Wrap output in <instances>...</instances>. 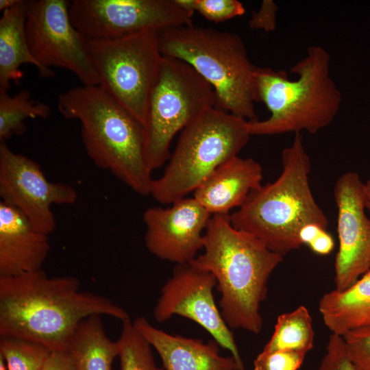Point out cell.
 Returning a JSON list of instances; mask_svg holds the SVG:
<instances>
[{
  "label": "cell",
  "instance_id": "obj_12",
  "mask_svg": "<svg viewBox=\"0 0 370 370\" xmlns=\"http://www.w3.org/2000/svg\"><path fill=\"white\" fill-rule=\"evenodd\" d=\"M215 277L190 262L175 264L171 276L160 290L153 309L156 321L162 323L173 315L193 321L205 329L219 344L227 349L245 369L238 348L230 328L215 302L213 290Z\"/></svg>",
  "mask_w": 370,
  "mask_h": 370
},
{
  "label": "cell",
  "instance_id": "obj_5",
  "mask_svg": "<svg viewBox=\"0 0 370 370\" xmlns=\"http://www.w3.org/2000/svg\"><path fill=\"white\" fill-rule=\"evenodd\" d=\"M298 75L269 67H257L258 101L269 110L262 121H248L251 135L270 136L302 131L315 134L329 125L339 112L342 95L330 75V56L322 47L310 46L291 68Z\"/></svg>",
  "mask_w": 370,
  "mask_h": 370
},
{
  "label": "cell",
  "instance_id": "obj_7",
  "mask_svg": "<svg viewBox=\"0 0 370 370\" xmlns=\"http://www.w3.org/2000/svg\"><path fill=\"white\" fill-rule=\"evenodd\" d=\"M251 136L247 120L216 107L207 109L182 130L164 173L153 179L149 195L163 204L185 198L238 156Z\"/></svg>",
  "mask_w": 370,
  "mask_h": 370
},
{
  "label": "cell",
  "instance_id": "obj_15",
  "mask_svg": "<svg viewBox=\"0 0 370 370\" xmlns=\"http://www.w3.org/2000/svg\"><path fill=\"white\" fill-rule=\"evenodd\" d=\"M171 204L145 211V246L161 260L175 264L188 263L203 249L204 233L212 214L194 197Z\"/></svg>",
  "mask_w": 370,
  "mask_h": 370
},
{
  "label": "cell",
  "instance_id": "obj_17",
  "mask_svg": "<svg viewBox=\"0 0 370 370\" xmlns=\"http://www.w3.org/2000/svg\"><path fill=\"white\" fill-rule=\"evenodd\" d=\"M138 332L158 353L165 370H245L232 356L220 354L214 341L173 335L151 325L144 317L134 319Z\"/></svg>",
  "mask_w": 370,
  "mask_h": 370
},
{
  "label": "cell",
  "instance_id": "obj_23",
  "mask_svg": "<svg viewBox=\"0 0 370 370\" xmlns=\"http://www.w3.org/2000/svg\"><path fill=\"white\" fill-rule=\"evenodd\" d=\"M50 112L47 104L32 99L27 90L23 89L14 95L0 92L1 143L14 134L24 133L27 119H46Z\"/></svg>",
  "mask_w": 370,
  "mask_h": 370
},
{
  "label": "cell",
  "instance_id": "obj_24",
  "mask_svg": "<svg viewBox=\"0 0 370 370\" xmlns=\"http://www.w3.org/2000/svg\"><path fill=\"white\" fill-rule=\"evenodd\" d=\"M122 322L119 347L121 370H163L155 363L148 341L138 332L130 318Z\"/></svg>",
  "mask_w": 370,
  "mask_h": 370
},
{
  "label": "cell",
  "instance_id": "obj_27",
  "mask_svg": "<svg viewBox=\"0 0 370 370\" xmlns=\"http://www.w3.org/2000/svg\"><path fill=\"white\" fill-rule=\"evenodd\" d=\"M306 354L295 351H262L254 360V370H298Z\"/></svg>",
  "mask_w": 370,
  "mask_h": 370
},
{
  "label": "cell",
  "instance_id": "obj_19",
  "mask_svg": "<svg viewBox=\"0 0 370 370\" xmlns=\"http://www.w3.org/2000/svg\"><path fill=\"white\" fill-rule=\"evenodd\" d=\"M26 1L3 12L0 18V92H8L12 82L23 77L20 67L34 66L43 77L54 76L55 72L41 65L33 56L25 32Z\"/></svg>",
  "mask_w": 370,
  "mask_h": 370
},
{
  "label": "cell",
  "instance_id": "obj_11",
  "mask_svg": "<svg viewBox=\"0 0 370 370\" xmlns=\"http://www.w3.org/2000/svg\"><path fill=\"white\" fill-rule=\"evenodd\" d=\"M65 0L26 1L25 32L31 53L44 67L67 69L83 85H99L86 39L73 25Z\"/></svg>",
  "mask_w": 370,
  "mask_h": 370
},
{
  "label": "cell",
  "instance_id": "obj_22",
  "mask_svg": "<svg viewBox=\"0 0 370 370\" xmlns=\"http://www.w3.org/2000/svg\"><path fill=\"white\" fill-rule=\"evenodd\" d=\"M312 317L306 307L280 314L264 351H295L308 354L314 346Z\"/></svg>",
  "mask_w": 370,
  "mask_h": 370
},
{
  "label": "cell",
  "instance_id": "obj_9",
  "mask_svg": "<svg viewBox=\"0 0 370 370\" xmlns=\"http://www.w3.org/2000/svg\"><path fill=\"white\" fill-rule=\"evenodd\" d=\"M99 86L144 126L151 91L163 56L158 32L145 30L114 40H88Z\"/></svg>",
  "mask_w": 370,
  "mask_h": 370
},
{
  "label": "cell",
  "instance_id": "obj_32",
  "mask_svg": "<svg viewBox=\"0 0 370 370\" xmlns=\"http://www.w3.org/2000/svg\"><path fill=\"white\" fill-rule=\"evenodd\" d=\"M334 245L333 237L327 230H324L308 246L314 254L327 256L332 253Z\"/></svg>",
  "mask_w": 370,
  "mask_h": 370
},
{
  "label": "cell",
  "instance_id": "obj_36",
  "mask_svg": "<svg viewBox=\"0 0 370 370\" xmlns=\"http://www.w3.org/2000/svg\"><path fill=\"white\" fill-rule=\"evenodd\" d=\"M0 370H8L3 358L0 355Z\"/></svg>",
  "mask_w": 370,
  "mask_h": 370
},
{
  "label": "cell",
  "instance_id": "obj_34",
  "mask_svg": "<svg viewBox=\"0 0 370 370\" xmlns=\"http://www.w3.org/2000/svg\"><path fill=\"white\" fill-rule=\"evenodd\" d=\"M21 0H0V11L2 12L15 6Z\"/></svg>",
  "mask_w": 370,
  "mask_h": 370
},
{
  "label": "cell",
  "instance_id": "obj_35",
  "mask_svg": "<svg viewBox=\"0 0 370 370\" xmlns=\"http://www.w3.org/2000/svg\"><path fill=\"white\" fill-rule=\"evenodd\" d=\"M366 209L370 212V177L364 184Z\"/></svg>",
  "mask_w": 370,
  "mask_h": 370
},
{
  "label": "cell",
  "instance_id": "obj_29",
  "mask_svg": "<svg viewBox=\"0 0 370 370\" xmlns=\"http://www.w3.org/2000/svg\"><path fill=\"white\" fill-rule=\"evenodd\" d=\"M317 370H356L347 356L341 336L330 334Z\"/></svg>",
  "mask_w": 370,
  "mask_h": 370
},
{
  "label": "cell",
  "instance_id": "obj_1",
  "mask_svg": "<svg viewBox=\"0 0 370 370\" xmlns=\"http://www.w3.org/2000/svg\"><path fill=\"white\" fill-rule=\"evenodd\" d=\"M95 314L121 321L130 318L111 299L81 291L73 276L49 277L40 270L0 278V336L68 350L80 322Z\"/></svg>",
  "mask_w": 370,
  "mask_h": 370
},
{
  "label": "cell",
  "instance_id": "obj_8",
  "mask_svg": "<svg viewBox=\"0 0 370 370\" xmlns=\"http://www.w3.org/2000/svg\"><path fill=\"white\" fill-rule=\"evenodd\" d=\"M213 87L186 62L163 56L151 91L144 125L145 156L151 171L170 157L173 138L207 109L216 106Z\"/></svg>",
  "mask_w": 370,
  "mask_h": 370
},
{
  "label": "cell",
  "instance_id": "obj_16",
  "mask_svg": "<svg viewBox=\"0 0 370 370\" xmlns=\"http://www.w3.org/2000/svg\"><path fill=\"white\" fill-rule=\"evenodd\" d=\"M50 251L48 234L16 208L0 201V278L42 270Z\"/></svg>",
  "mask_w": 370,
  "mask_h": 370
},
{
  "label": "cell",
  "instance_id": "obj_10",
  "mask_svg": "<svg viewBox=\"0 0 370 370\" xmlns=\"http://www.w3.org/2000/svg\"><path fill=\"white\" fill-rule=\"evenodd\" d=\"M69 14L74 27L95 40L192 25V16L176 0H72Z\"/></svg>",
  "mask_w": 370,
  "mask_h": 370
},
{
  "label": "cell",
  "instance_id": "obj_26",
  "mask_svg": "<svg viewBox=\"0 0 370 370\" xmlns=\"http://www.w3.org/2000/svg\"><path fill=\"white\" fill-rule=\"evenodd\" d=\"M356 370H370V325L353 329L341 336Z\"/></svg>",
  "mask_w": 370,
  "mask_h": 370
},
{
  "label": "cell",
  "instance_id": "obj_25",
  "mask_svg": "<svg viewBox=\"0 0 370 370\" xmlns=\"http://www.w3.org/2000/svg\"><path fill=\"white\" fill-rule=\"evenodd\" d=\"M50 352L46 346L32 341L0 336V355L8 370H41Z\"/></svg>",
  "mask_w": 370,
  "mask_h": 370
},
{
  "label": "cell",
  "instance_id": "obj_21",
  "mask_svg": "<svg viewBox=\"0 0 370 370\" xmlns=\"http://www.w3.org/2000/svg\"><path fill=\"white\" fill-rule=\"evenodd\" d=\"M75 370H112L118 356L117 341L106 334L100 315H91L82 320L69 343Z\"/></svg>",
  "mask_w": 370,
  "mask_h": 370
},
{
  "label": "cell",
  "instance_id": "obj_2",
  "mask_svg": "<svg viewBox=\"0 0 370 370\" xmlns=\"http://www.w3.org/2000/svg\"><path fill=\"white\" fill-rule=\"evenodd\" d=\"M203 250L190 262L215 277L224 321L231 329L258 334L263 325L260 308L267 295L268 281L283 256L235 228L228 214L212 215Z\"/></svg>",
  "mask_w": 370,
  "mask_h": 370
},
{
  "label": "cell",
  "instance_id": "obj_20",
  "mask_svg": "<svg viewBox=\"0 0 370 370\" xmlns=\"http://www.w3.org/2000/svg\"><path fill=\"white\" fill-rule=\"evenodd\" d=\"M319 310L332 334L342 336L353 329L370 325V271L347 289L325 293Z\"/></svg>",
  "mask_w": 370,
  "mask_h": 370
},
{
  "label": "cell",
  "instance_id": "obj_28",
  "mask_svg": "<svg viewBox=\"0 0 370 370\" xmlns=\"http://www.w3.org/2000/svg\"><path fill=\"white\" fill-rule=\"evenodd\" d=\"M195 11L210 21L220 23L242 16L245 12L237 0H195Z\"/></svg>",
  "mask_w": 370,
  "mask_h": 370
},
{
  "label": "cell",
  "instance_id": "obj_4",
  "mask_svg": "<svg viewBox=\"0 0 370 370\" xmlns=\"http://www.w3.org/2000/svg\"><path fill=\"white\" fill-rule=\"evenodd\" d=\"M282 164L280 176L253 190L230 221L284 256L301 246L299 232L304 225L317 223L327 229L329 222L310 186V160L300 133L283 149Z\"/></svg>",
  "mask_w": 370,
  "mask_h": 370
},
{
  "label": "cell",
  "instance_id": "obj_14",
  "mask_svg": "<svg viewBox=\"0 0 370 370\" xmlns=\"http://www.w3.org/2000/svg\"><path fill=\"white\" fill-rule=\"evenodd\" d=\"M364 184L358 173L348 171L338 178L334 188L339 241L334 282L338 291L347 289L370 271V218L365 213Z\"/></svg>",
  "mask_w": 370,
  "mask_h": 370
},
{
  "label": "cell",
  "instance_id": "obj_30",
  "mask_svg": "<svg viewBox=\"0 0 370 370\" xmlns=\"http://www.w3.org/2000/svg\"><path fill=\"white\" fill-rule=\"evenodd\" d=\"M278 7L272 0H264L258 11H254L249 21L251 29L272 32L275 29L276 12Z\"/></svg>",
  "mask_w": 370,
  "mask_h": 370
},
{
  "label": "cell",
  "instance_id": "obj_31",
  "mask_svg": "<svg viewBox=\"0 0 370 370\" xmlns=\"http://www.w3.org/2000/svg\"><path fill=\"white\" fill-rule=\"evenodd\" d=\"M41 370H75L68 350L51 351Z\"/></svg>",
  "mask_w": 370,
  "mask_h": 370
},
{
  "label": "cell",
  "instance_id": "obj_3",
  "mask_svg": "<svg viewBox=\"0 0 370 370\" xmlns=\"http://www.w3.org/2000/svg\"><path fill=\"white\" fill-rule=\"evenodd\" d=\"M58 109L81 123L88 157L135 193L149 195L153 178L145 156L144 126L99 85H82L58 97Z\"/></svg>",
  "mask_w": 370,
  "mask_h": 370
},
{
  "label": "cell",
  "instance_id": "obj_18",
  "mask_svg": "<svg viewBox=\"0 0 370 370\" xmlns=\"http://www.w3.org/2000/svg\"><path fill=\"white\" fill-rule=\"evenodd\" d=\"M262 168L252 158L236 156L218 167L193 192V197L212 215L240 208L262 185Z\"/></svg>",
  "mask_w": 370,
  "mask_h": 370
},
{
  "label": "cell",
  "instance_id": "obj_6",
  "mask_svg": "<svg viewBox=\"0 0 370 370\" xmlns=\"http://www.w3.org/2000/svg\"><path fill=\"white\" fill-rule=\"evenodd\" d=\"M163 56L182 60L214 88L216 108L247 121L256 118V66L237 34L192 25L158 32Z\"/></svg>",
  "mask_w": 370,
  "mask_h": 370
},
{
  "label": "cell",
  "instance_id": "obj_13",
  "mask_svg": "<svg viewBox=\"0 0 370 370\" xmlns=\"http://www.w3.org/2000/svg\"><path fill=\"white\" fill-rule=\"evenodd\" d=\"M0 197L18 210L38 231L56 227L53 205H71L77 197L71 185L49 181L39 164L0 143Z\"/></svg>",
  "mask_w": 370,
  "mask_h": 370
},
{
  "label": "cell",
  "instance_id": "obj_33",
  "mask_svg": "<svg viewBox=\"0 0 370 370\" xmlns=\"http://www.w3.org/2000/svg\"><path fill=\"white\" fill-rule=\"evenodd\" d=\"M324 230L327 229L317 223L306 224L299 232L300 243L308 245Z\"/></svg>",
  "mask_w": 370,
  "mask_h": 370
}]
</instances>
